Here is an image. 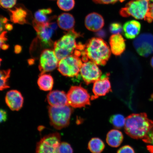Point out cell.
<instances>
[{"label": "cell", "instance_id": "obj_27", "mask_svg": "<svg viewBox=\"0 0 153 153\" xmlns=\"http://www.w3.org/2000/svg\"><path fill=\"white\" fill-rule=\"evenodd\" d=\"M74 0H57V5L59 8L64 11L71 10L75 6Z\"/></svg>", "mask_w": 153, "mask_h": 153}, {"label": "cell", "instance_id": "obj_8", "mask_svg": "<svg viewBox=\"0 0 153 153\" xmlns=\"http://www.w3.org/2000/svg\"><path fill=\"white\" fill-rule=\"evenodd\" d=\"M60 143L61 135L58 132L45 135L37 143L36 153H58Z\"/></svg>", "mask_w": 153, "mask_h": 153}, {"label": "cell", "instance_id": "obj_21", "mask_svg": "<svg viewBox=\"0 0 153 153\" xmlns=\"http://www.w3.org/2000/svg\"><path fill=\"white\" fill-rule=\"evenodd\" d=\"M123 140V134L117 129L111 130L107 134L106 143L113 148L119 147L121 145Z\"/></svg>", "mask_w": 153, "mask_h": 153}, {"label": "cell", "instance_id": "obj_9", "mask_svg": "<svg viewBox=\"0 0 153 153\" xmlns=\"http://www.w3.org/2000/svg\"><path fill=\"white\" fill-rule=\"evenodd\" d=\"M133 45L140 56L148 57L153 53V35L144 33L138 36L133 42Z\"/></svg>", "mask_w": 153, "mask_h": 153}, {"label": "cell", "instance_id": "obj_16", "mask_svg": "<svg viewBox=\"0 0 153 153\" xmlns=\"http://www.w3.org/2000/svg\"><path fill=\"white\" fill-rule=\"evenodd\" d=\"M47 99L48 103L51 106L61 107L69 105L67 94L64 91H51L48 94Z\"/></svg>", "mask_w": 153, "mask_h": 153}, {"label": "cell", "instance_id": "obj_14", "mask_svg": "<svg viewBox=\"0 0 153 153\" xmlns=\"http://www.w3.org/2000/svg\"><path fill=\"white\" fill-rule=\"evenodd\" d=\"M5 101L6 104L11 110L18 111L23 106L24 99L20 91L13 90L7 92Z\"/></svg>", "mask_w": 153, "mask_h": 153}, {"label": "cell", "instance_id": "obj_20", "mask_svg": "<svg viewBox=\"0 0 153 153\" xmlns=\"http://www.w3.org/2000/svg\"><path fill=\"white\" fill-rule=\"evenodd\" d=\"M57 24L62 29L68 31L73 29L75 24V19L69 13H63L57 18Z\"/></svg>", "mask_w": 153, "mask_h": 153}, {"label": "cell", "instance_id": "obj_18", "mask_svg": "<svg viewBox=\"0 0 153 153\" xmlns=\"http://www.w3.org/2000/svg\"><path fill=\"white\" fill-rule=\"evenodd\" d=\"M109 43L111 51L116 56H120L125 50V40L121 34H113L110 38Z\"/></svg>", "mask_w": 153, "mask_h": 153}, {"label": "cell", "instance_id": "obj_4", "mask_svg": "<svg viewBox=\"0 0 153 153\" xmlns=\"http://www.w3.org/2000/svg\"><path fill=\"white\" fill-rule=\"evenodd\" d=\"M150 9V3L148 0H133L120 9V14L123 17L131 16L151 23Z\"/></svg>", "mask_w": 153, "mask_h": 153}, {"label": "cell", "instance_id": "obj_28", "mask_svg": "<svg viewBox=\"0 0 153 153\" xmlns=\"http://www.w3.org/2000/svg\"><path fill=\"white\" fill-rule=\"evenodd\" d=\"M73 150L68 143L61 142L58 148V153H73Z\"/></svg>", "mask_w": 153, "mask_h": 153}, {"label": "cell", "instance_id": "obj_22", "mask_svg": "<svg viewBox=\"0 0 153 153\" xmlns=\"http://www.w3.org/2000/svg\"><path fill=\"white\" fill-rule=\"evenodd\" d=\"M37 83L39 88L45 91H51L53 85V79L50 74H41L38 78Z\"/></svg>", "mask_w": 153, "mask_h": 153}, {"label": "cell", "instance_id": "obj_38", "mask_svg": "<svg viewBox=\"0 0 153 153\" xmlns=\"http://www.w3.org/2000/svg\"><path fill=\"white\" fill-rule=\"evenodd\" d=\"M49 26L53 30H57V25L58 24L56 23L53 22H48Z\"/></svg>", "mask_w": 153, "mask_h": 153}, {"label": "cell", "instance_id": "obj_3", "mask_svg": "<svg viewBox=\"0 0 153 153\" xmlns=\"http://www.w3.org/2000/svg\"><path fill=\"white\" fill-rule=\"evenodd\" d=\"M81 34L73 29L68 31L60 39L53 43V51L58 60L73 54L76 50H80V43H76V39Z\"/></svg>", "mask_w": 153, "mask_h": 153}, {"label": "cell", "instance_id": "obj_6", "mask_svg": "<svg viewBox=\"0 0 153 153\" xmlns=\"http://www.w3.org/2000/svg\"><path fill=\"white\" fill-rule=\"evenodd\" d=\"M82 62L80 56L74 53L59 61L58 70L64 76L74 77L79 74L83 64Z\"/></svg>", "mask_w": 153, "mask_h": 153}, {"label": "cell", "instance_id": "obj_26", "mask_svg": "<svg viewBox=\"0 0 153 153\" xmlns=\"http://www.w3.org/2000/svg\"><path fill=\"white\" fill-rule=\"evenodd\" d=\"M11 70L0 71V91L4 90L9 87L8 80L10 76Z\"/></svg>", "mask_w": 153, "mask_h": 153}, {"label": "cell", "instance_id": "obj_32", "mask_svg": "<svg viewBox=\"0 0 153 153\" xmlns=\"http://www.w3.org/2000/svg\"><path fill=\"white\" fill-rule=\"evenodd\" d=\"M117 153H135V152L131 146L127 145L120 148L117 151Z\"/></svg>", "mask_w": 153, "mask_h": 153}, {"label": "cell", "instance_id": "obj_37", "mask_svg": "<svg viewBox=\"0 0 153 153\" xmlns=\"http://www.w3.org/2000/svg\"><path fill=\"white\" fill-rule=\"evenodd\" d=\"M96 35L99 38H105L106 37L107 33L105 30H100L97 32Z\"/></svg>", "mask_w": 153, "mask_h": 153}, {"label": "cell", "instance_id": "obj_39", "mask_svg": "<svg viewBox=\"0 0 153 153\" xmlns=\"http://www.w3.org/2000/svg\"><path fill=\"white\" fill-rule=\"evenodd\" d=\"M150 17L152 22H153V3L150 4Z\"/></svg>", "mask_w": 153, "mask_h": 153}, {"label": "cell", "instance_id": "obj_34", "mask_svg": "<svg viewBox=\"0 0 153 153\" xmlns=\"http://www.w3.org/2000/svg\"><path fill=\"white\" fill-rule=\"evenodd\" d=\"M8 20L7 18L0 15V34L4 31L6 29V25L7 23Z\"/></svg>", "mask_w": 153, "mask_h": 153}, {"label": "cell", "instance_id": "obj_43", "mask_svg": "<svg viewBox=\"0 0 153 153\" xmlns=\"http://www.w3.org/2000/svg\"><path fill=\"white\" fill-rule=\"evenodd\" d=\"M151 1H152L153 3V0H151Z\"/></svg>", "mask_w": 153, "mask_h": 153}, {"label": "cell", "instance_id": "obj_44", "mask_svg": "<svg viewBox=\"0 0 153 153\" xmlns=\"http://www.w3.org/2000/svg\"><path fill=\"white\" fill-rule=\"evenodd\" d=\"M148 1H149V0H148Z\"/></svg>", "mask_w": 153, "mask_h": 153}, {"label": "cell", "instance_id": "obj_29", "mask_svg": "<svg viewBox=\"0 0 153 153\" xmlns=\"http://www.w3.org/2000/svg\"><path fill=\"white\" fill-rule=\"evenodd\" d=\"M109 30L112 34H120L123 31L122 25L118 22L112 23L110 25Z\"/></svg>", "mask_w": 153, "mask_h": 153}, {"label": "cell", "instance_id": "obj_19", "mask_svg": "<svg viewBox=\"0 0 153 153\" xmlns=\"http://www.w3.org/2000/svg\"><path fill=\"white\" fill-rule=\"evenodd\" d=\"M141 24L136 20L128 21L124 25L123 30L124 36L128 39H133L139 34Z\"/></svg>", "mask_w": 153, "mask_h": 153}, {"label": "cell", "instance_id": "obj_41", "mask_svg": "<svg viewBox=\"0 0 153 153\" xmlns=\"http://www.w3.org/2000/svg\"><path fill=\"white\" fill-rule=\"evenodd\" d=\"M150 64L151 66H152V68H153V57L152 59H151L150 61Z\"/></svg>", "mask_w": 153, "mask_h": 153}, {"label": "cell", "instance_id": "obj_35", "mask_svg": "<svg viewBox=\"0 0 153 153\" xmlns=\"http://www.w3.org/2000/svg\"><path fill=\"white\" fill-rule=\"evenodd\" d=\"M7 115L6 111L0 108V123L6 121Z\"/></svg>", "mask_w": 153, "mask_h": 153}, {"label": "cell", "instance_id": "obj_40", "mask_svg": "<svg viewBox=\"0 0 153 153\" xmlns=\"http://www.w3.org/2000/svg\"><path fill=\"white\" fill-rule=\"evenodd\" d=\"M147 149L151 153H153V145H149V146H147Z\"/></svg>", "mask_w": 153, "mask_h": 153}, {"label": "cell", "instance_id": "obj_10", "mask_svg": "<svg viewBox=\"0 0 153 153\" xmlns=\"http://www.w3.org/2000/svg\"><path fill=\"white\" fill-rule=\"evenodd\" d=\"M59 61L54 51L45 49L40 56L39 68L41 74L53 71L58 66Z\"/></svg>", "mask_w": 153, "mask_h": 153}, {"label": "cell", "instance_id": "obj_1", "mask_svg": "<svg viewBox=\"0 0 153 153\" xmlns=\"http://www.w3.org/2000/svg\"><path fill=\"white\" fill-rule=\"evenodd\" d=\"M111 51L102 38L94 37L88 41L81 51L82 60L84 62L89 60L98 65L104 66L109 59Z\"/></svg>", "mask_w": 153, "mask_h": 153}, {"label": "cell", "instance_id": "obj_42", "mask_svg": "<svg viewBox=\"0 0 153 153\" xmlns=\"http://www.w3.org/2000/svg\"><path fill=\"white\" fill-rule=\"evenodd\" d=\"M2 60L0 58V66H1V62Z\"/></svg>", "mask_w": 153, "mask_h": 153}, {"label": "cell", "instance_id": "obj_11", "mask_svg": "<svg viewBox=\"0 0 153 153\" xmlns=\"http://www.w3.org/2000/svg\"><path fill=\"white\" fill-rule=\"evenodd\" d=\"M82 78L86 85H88L98 80L102 75L100 68L91 61L83 63L80 71Z\"/></svg>", "mask_w": 153, "mask_h": 153}, {"label": "cell", "instance_id": "obj_15", "mask_svg": "<svg viewBox=\"0 0 153 153\" xmlns=\"http://www.w3.org/2000/svg\"><path fill=\"white\" fill-rule=\"evenodd\" d=\"M104 18L97 13H92L86 16L85 25L88 30L91 31L97 32L101 29L104 25Z\"/></svg>", "mask_w": 153, "mask_h": 153}, {"label": "cell", "instance_id": "obj_33", "mask_svg": "<svg viewBox=\"0 0 153 153\" xmlns=\"http://www.w3.org/2000/svg\"><path fill=\"white\" fill-rule=\"evenodd\" d=\"M125 0H93L94 3L100 4H114L120 1V2H123Z\"/></svg>", "mask_w": 153, "mask_h": 153}, {"label": "cell", "instance_id": "obj_23", "mask_svg": "<svg viewBox=\"0 0 153 153\" xmlns=\"http://www.w3.org/2000/svg\"><path fill=\"white\" fill-rule=\"evenodd\" d=\"M53 12L51 8L39 9L34 14V20L41 23H45L52 21L54 19V16L49 17L48 15L51 14Z\"/></svg>", "mask_w": 153, "mask_h": 153}, {"label": "cell", "instance_id": "obj_24", "mask_svg": "<svg viewBox=\"0 0 153 153\" xmlns=\"http://www.w3.org/2000/svg\"><path fill=\"white\" fill-rule=\"evenodd\" d=\"M105 148V145L101 139L97 137L92 138L88 144V148L92 153H101Z\"/></svg>", "mask_w": 153, "mask_h": 153}, {"label": "cell", "instance_id": "obj_31", "mask_svg": "<svg viewBox=\"0 0 153 153\" xmlns=\"http://www.w3.org/2000/svg\"><path fill=\"white\" fill-rule=\"evenodd\" d=\"M7 32L4 31L0 34V49L6 50L8 48L9 46L6 44L7 41Z\"/></svg>", "mask_w": 153, "mask_h": 153}, {"label": "cell", "instance_id": "obj_12", "mask_svg": "<svg viewBox=\"0 0 153 153\" xmlns=\"http://www.w3.org/2000/svg\"><path fill=\"white\" fill-rule=\"evenodd\" d=\"M32 24L40 41L45 46H51L53 44L51 38L54 33V30L49 26L48 22L41 23L34 19L32 21Z\"/></svg>", "mask_w": 153, "mask_h": 153}, {"label": "cell", "instance_id": "obj_17", "mask_svg": "<svg viewBox=\"0 0 153 153\" xmlns=\"http://www.w3.org/2000/svg\"><path fill=\"white\" fill-rule=\"evenodd\" d=\"M9 12L11 20L14 23L23 25L28 23L29 12L23 6H18L9 10Z\"/></svg>", "mask_w": 153, "mask_h": 153}, {"label": "cell", "instance_id": "obj_2", "mask_svg": "<svg viewBox=\"0 0 153 153\" xmlns=\"http://www.w3.org/2000/svg\"><path fill=\"white\" fill-rule=\"evenodd\" d=\"M153 129V122L145 113L132 114L126 118L125 132L132 138L143 140Z\"/></svg>", "mask_w": 153, "mask_h": 153}, {"label": "cell", "instance_id": "obj_7", "mask_svg": "<svg viewBox=\"0 0 153 153\" xmlns=\"http://www.w3.org/2000/svg\"><path fill=\"white\" fill-rule=\"evenodd\" d=\"M68 105L72 108H81L91 105V97L81 86H73L67 94Z\"/></svg>", "mask_w": 153, "mask_h": 153}, {"label": "cell", "instance_id": "obj_5", "mask_svg": "<svg viewBox=\"0 0 153 153\" xmlns=\"http://www.w3.org/2000/svg\"><path fill=\"white\" fill-rule=\"evenodd\" d=\"M48 110L51 125L57 130L69 125L73 109L69 105L61 107L49 106Z\"/></svg>", "mask_w": 153, "mask_h": 153}, {"label": "cell", "instance_id": "obj_30", "mask_svg": "<svg viewBox=\"0 0 153 153\" xmlns=\"http://www.w3.org/2000/svg\"><path fill=\"white\" fill-rule=\"evenodd\" d=\"M16 3V0H0V7L3 8H13Z\"/></svg>", "mask_w": 153, "mask_h": 153}, {"label": "cell", "instance_id": "obj_36", "mask_svg": "<svg viewBox=\"0 0 153 153\" xmlns=\"http://www.w3.org/2000/svg\"><path fill=\"white\" fill-rule=\"evenodd\" d=\"M143 141L145 143H152L153 146V129L146 138Z\"/></svg>", "mask_w": 153, "mask_h": 153}, {"label": "cell", "instance_id": "obj_13", "mask_svg": "<svg viewBox=\"0 0 153 153\" xmlns=\"http://www.w3.org/2000/svg\"><path fill=\"white\" fill-rule=\"evenodd\" d=\"M109 75V74H104L94 82L93 88L94 95L91 97V100L96 99L100 97L104 96L112 91Z\"/></svg>", "mask_w": 153, "mask_h": 153}, {"label": "cell", "instance_id": "obj_25", "mask_svg": "<svg viewBox=\"0 0 153 153\" xmlns=\"http://www.w3.org/2000/svg\"><path fill=\"white\" fill-rule=\"evenodd\" d=\"M126 118L120 114H116L111 117L110 119V123L114 128L120 129L125 125Z\"/></svg>", "mask_w": 153, "mask_h": 153}]
</instances>
